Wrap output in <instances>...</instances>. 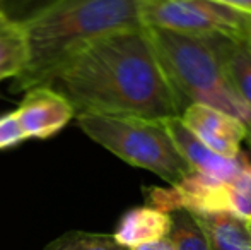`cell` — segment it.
Segmentation results:
<instances>
[{
	"label": "cell",
	"instance_id": "cell-14",
	"mask_svg": "<svg viewBox=\"0 0 251 250\" xmlns=\"http://www.w3.org/2000/svg\"><path fill=\"white\" fill-rule=\"evenodd\" d=\"M232 214L251 220V158L245 151L238 154V170L231 178Z\"/></svg>",
	"mask_w": 251,
	"mask_h": 250
},
{
	"label": "cell",
	"instance_id": "cell-20",
	"mask_svg": "<svg viewBox=\"0 0 251 250\" xmlns=\"http://www.w3.org/2000/svg\"><path fill=\"white\" fill-rule=\"evenodd\" d=\"M214 2H219L222 5H227L231 9H236L239 12H245L251 16V0H214Z\"/></svg>",
	"mask_w": 251,
	"mask_h": 250
},
{
	"label": "cell",
	"instance_id": "cell-22",
	"mask_svg": "<svg viewBox=\"0 0 251 250\" xmlns=\"http://www.w3.org/2000/svg\"><path fill=\"white\" fill-rule=\"evenodd\" d=\"M5 2H7V0H0V10L3 9V5H5Z\"/></svg>",
	"mask_w": 251,
	"mask_h": 250
},
{
	"label": "cell",
	"instance_id": "cell-23",
	"mask_svg": "<svg viewBox=\"0 0 251 250\" xmlns=\"http://www.w3.org/2000/svg\"><path fill=\"white\" fill-rule=\"evenodd\" d=\"M248 228H250V231H251V220H248Z\"/></svg>",
	"mask_w": 251,
	"mask_h": 250
},
{
	"label": "cell",
	"instance_id": "cell-24",
	"mask_svg": "<svg viewBox=\"0 0 251 250\" xmlns=\"http://www.w3.org/2000/svg\"><path fill=\"white\" fill-rule=\"evenodd\" d=\"M250 41H251V33H250Z\"/></svg>",
	"mask_w": 251,
	"mask_h": 250
},
{
	"label": "cell",
	"instance_id": "cell-7",
	"mask_svg": "<svg viewBox=\"0 0 251 250\" xmlns=\"http://www.w3.org/2000/svg\"><path fill=\"white\" fill-rule=\"evenodd\" d=\"M27 139H50L74 117L72 105L51 86H34L14 110Z\"/></svg>",
	"mask_w": 251,
	"mask_h": 250
},
{
	"label": "cell",
	"instance_id": "cell-13",
	"mask_svg": "<svg viewBox=\"0 0 251 250\" xmlns=\"http://www.w3.org/2000/svg\"><path fill=\"white\" fill-rule=\"evenodd\" d=\"M29 57V38L23 21L0 10V81L21 76Z\"/></svg>",
	"mask_w": 251,
	"mask_h": 250
},
{
	"label": "cell",
	"instance_id": "cell-3",
	"mask_svg": "<svg viewBox=\"0 0 251 250\" xmlns=\"http://www.w3.org/2000/svg\"><path fill=\"white\" fill-rule=\"evenodd\" d=\"M152 48L181 113L188 105L217 108L245 124L251 110L234 93L222 69L217 33L192 34L146 28Z\"/></svg>",
	"mask_w": 251,
	"mask_h": 250
},
{
	"label": "cell",
	"instance_id": "cell-17",
	"mask_svg": "<svg viewBox=\"0 0 251 250\" xmlns=\"http://www.w3.org/2000/svg\"><path fill=\"white\" fill-rule=\"evenodd\" d=\"M27 140L16 113L10 111L0 117V149H10Z\"/></svg>",
	"mask_w": 251,
	"mask_h": 250
},
{
	"label": "cell",
	"instance_id": "cell-18",
	"mask_svg": "<svg viewBox=\"0 0 251 250\" xmlns=\"http://www.w3.org/2000/svg\"><path fill=\"white\" fill-rule=\"evenodd\" d=\"M51 2L53 0H7L2 10L14 19L24 21Z\"/></svg>",
	"mask_w": 251,
	"mask_h": 250
},
{
	"label": "cell",
	"instance_id": "cell-6",
	"mask_svg": "<svg viewBox=\"0 0 251 250\" xmlns=\"http://www.w3.org/2000/svg\"><path fill=\"white\" fill-rule=\"evenodd\" d=\"M147 206L164 213H232L231 180H219L200 171H190L169 187H144Z\"/></svg>",
	"mask_w": 251,
	"mask_h": 250
},
{
	"label": "cell",
	"instance_id": "cell-12",
	"mask_svg": "<svg viewBox=\"0 0 251 250\" xmlns=\"http://www.w3.org/2000/svg\"><path fill=\"white\" fill-rule=\"evenodd\" d=\"M217 50L222 69L234 93L251 110V41L250 38H236L217 34Z\"/></svg>",
	"mask_w": 251,
	"mask_h": 250
},
{
	"label": "cell",
	"instance_id": "cell-8",
	"mask_svg": "<svg viewBox=\"0 0 251 250\" xmlns=\"http://www.w3.org/2000/svg\"><path fill=\"white\" fill-rule=\"evenodd\" d=\"M186 129L199 137L214 153L226 158H238L246 139V127L241 120L207 105H188L179 113Z\"/></svg>",
	"mask_w": 251,
	"mask_h": 250
},
{
	"label": "cell",
	"instance_id": "cell-15",
	"mask_svg": "<svg viewBox=\"0 0 251 250\" xmlns=\"http://www.w3.org/2000/svg\"><path fill=\"white\" fill-rule=\"evenodd\" d=\"M171 220L169 240L176 250H208L203 233L188 211H175L171 213Z\"/></svg>",
	"mask_w": 251,
	"mask_h": 250
},
{
	"label": "cell",
	"instance_id": "cell-5",
	"mask_svg": "<svg viewBox=\"0 0 251 250\" xmlns=\"http://www.w3.org/2000/svg\"><path fill=\"white\" fill-rule=\"evenodd\" d=\"M144 28L192 34H227L250 38L251 16L214 0H144Z\"/></svg>",
	"mask_w": 251,
	"mask_h": 250
},
{
	"label": "cell",
	"instance_id": "cell-9",
	"mask_svg": "<svg viewBox=\"0 0 251 250\" xmlns=\"http://www.w3.org/2000/svg\"><path fill=\"white\" fill-rule=\"evenodd\" d=\"M164 124L176 149L179 151L183 160L190 165L193 171H200L203 175L226 182H229L234 177L236 170H238V158L231 160V158L221 156V154L208 149L199 137H195L186 129L179 115L164 118Z\"/></svg>",
	"mask_w": 251,
	"mask_h": 250
},
{
	"label": "cell",
	"instance_id": "cell-19",
	"mask_svg": "<svg viewBox=\"0 0 251 250\" xmlns=\"http://www.w3.org/2000/svg\"><path fill=\"white\" fill-rule=\"evenodd\" d=\"M126 250H176V249L168 237V238H162V240L151 242V244H144V245H139V247L126 249Z\"/></svg>",
	"mask_w": 251,
	"mask_h": 250
},
{
	"label": "cell",
	"instance_id": "cell-1",
	"mask_svg": "<svg viewBox=\"0 0 251 250\" xmlns=\"http://www.w3.org/2000/svg\"><path fill=\"white\" fill-rule=\"evenodd\" d=\"M77 115L164 120L179 115L146 28L101 34L74 48L50 83Z\"/></svg>",
	"mask_w": 251,
	"mask_h": 250
},
{
	"label": "cell",
	"instance_id": "cell-10",
	"mask_svg": "<svg viewBox=\"0 0 251 250\" xmlns=\"http://www.w3.org/2000/svg\"><path fill=\"white\" fill-rule=\"evenodd\" d=\"M171 226V214L146 204V206L132 207L126 211L120 218L113 237L125 249H133L168 238Z\"/></svg>",
	"mask_w": 251,
	"mask_h": 250
},
{
	"label": "cell",
	"instance_id": "cell-16",
	"mask_svg": "<svg viewBox=\"0 0 251 250\" xmlns=\"http://www.w3.org/2000/svg\"><path fill=\"white\" fill-rule=\"evenodd\" d=\"M47 250H126L115 240L113 235L70 231L56 238Z\"/></svg>",
	"mask_w": 251,
	"mask_h": 250
},
{
	"label": "cell",
	"instance_id": "cell-4",
	"mask_svg": "<svg viewBox=\"0 0 251 250\" xmlns=\"http://www.w3.org/2000/svg\"><path fill=\"white\" fill-rule=\"evenodd\" d=\"M77 124L94 142L111 151L120 160L152 171L169 185L193 171L176 149L164 120L82 113L77 115Z\"/></svg>",
	"mask_w": 251,
	"mask_h": 250
},
{
	"label": "cell",
	"instance_id": "cell-21",
	"mask_svg": "<svg viewBox=\"0 0 251 250\" xmlns=\"http://www.w3.org/2000/svg\"><path fill=\"white\" fill-rule=\"evenodd\" d=\"M245 127H246V142H248V146L251 147V113L248 115V118L245 120Z\"/></svg>",
	"mask_w": 251,
	"mask_h": 250
},
{
	"label": "cell",
	"instance_id": "cell-2",
	"mask_svg": "<svg viewBox=\"0 0 251 250\" xmlns=\"http://www.w3.org/2000/svg\"><path fill=\"white\" fill-rule=\"evenodd\" d=\"M142 5L144 0H53L23 21L31 57L10 91L50 86L58 65L79 45L113 31L144 28Z\"/></svg>",
	"mask_w": 251,
	"mask_h": 250
},
{
	"label": "cell",
	"instance_id": "cell-11",
	"mask_svg": "<svg viewBox=\"0 0 251 250\" xmlns=\"http://www.w3.org/2000/svg\"><path fill=\"white\" fill-rule=\"evenodd\" d=\"M199 224L208 250H251L248 221L227 211L190 213Z\"/></svg>",
	"mask_w": 251,
	"mask_h": 250
}]
</instances>
